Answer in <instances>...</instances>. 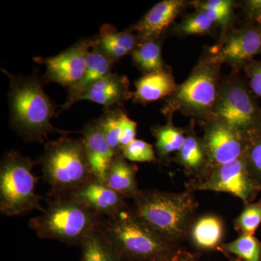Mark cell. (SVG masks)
Masks as SVG:
<instances>
[{
	"mask_svg": "<svg viewBox=\"0 0 261 261\" xmlns=\"http://www.w3.org/2000/svg\"><path fill=\"white\" fill-rule=\"evenodd\" d=\"M10 79L8 100L10 126L27 142L43 143L49 134L63 136L51 123L56 106L44 89L45 81L36 75H14L3 70Z\"/></svg>",
	"mask_w": 261,
	"mask_h": 261,
	"instance_id": "6da1fadb",
	"label": "cell"
},
{
	"mask_svg": "<svg viewBox=\"0 0 261 261\" xmlns=\"http://www.w3.org/2000/svg\"><path fill=\"white\" fill-rule=\"evenodd\" d=\"M133 200L134 214L160 236L177 247L187 240L199 205L193 192L140 190Z\"/></svg>",
	"mask_w": 261,
	"mask_h": 261,
	"instance_id": "7a4b0ae2",
	"label": "cell"
},
{
	"mask_svg": "<svg viewBox=\"0 0 261 261\" xmlns=\"http://www.w3.org/2000/svg\"><path fill=\"white\" fill-rule=\"evenodd\" d=\"M40 216L29 221L39 238L80 246L88 235L100 228L105 218L67 195H50Z\"/></svg>",
	"mask_w": 261,
	"mask_h": 261,
	"instance_id": "3957f363",
	"label": "cell"
},
{
	"mask_svg": "<svg viewBox=\"0 0 261 261\" xmlns=\"http://www.w3.org/2000/svg\"><path fill=\"white\" fill-rule=\"evenodd\" d=\"M100 230L125 261H156L176 254L180 247L165 240L130 209L105 218Z\"/></svg>",
	"mask_w": 261,
	"mask_h": 261,
	"instance_id": "277c9868",
	"label": "cell"
},
{
	"mask_svg": "<svg viewBox=\"0 0 261 261\" xmlns=\"http://www.w3.org/2000/svg\"><path fill=\"white\" fill-rule=\"evenodd\" d=\"M221 66L205 55L201 57L187 80L165 99L161 111L166 118L178 112L202 126L210 121L222 81Z\"/></svg>",
	"mask_w": 261,
	"mask_h": 261,
	"instance_id": "5b68a950",
	"label": "cell"
},
{
	"mask_svg": "<svg viewBox=\"0 0 261 261\" xmlns=\"http://www.w3.org/2000/svg\"><path fill=\"white\" fill-rule=\"evenodd\" d=\"M50 195H66L94 178L86 157L82 139L62 136L44 145L39 159Z\"/></svg>",
	"mask_w": 261,
	"mask_h": 261,
	"instance_id": "8992f818",
	"label": "cell"
},
{
	"mask_svg": "<svg viewBox=\"0 0 261 261\" xmlns=\"http://www.w3.org/2000/svg\"><path fill=\"white\" fill-rule=\"evenodd\" d=\"M34 163L17 151L7 152L0 163V212L6 216H21L38 210L43 213V197L36 193L37 178Z\"/></svg>",
	"mask_w": 261,
	"mask_h": 261,
	"instance_id": "52a82bcc",
	"label": "cell"
},
{
	"mask_svg": "<svg viewBox=\"0 0 261 261\" xmlns=\"http://www.w3.org/2000/svg\"><path fill=\"white\" fill-rule=\"evenodd\" d=\"M236 73L222 79L211 121L222 122L243 133H250L261 128V108L246 82Z\"/></svg>",
	"mask_w": 261,
	"mask_h": 261,
	"instance_id": "ba28073f",
	"label": "cell"
},
{
	"mask_svg": "<svg viewBox=\"0 0 261 261\" xmlns=\"http://www.w3.org/2000/svg\"><path fill=\"white\" fill-rule=\"evenodd\" d=\"M185 188L193 192H225L240 199L245 205L253 202L261 192V185L250 173L244 156L213 168L202 179L189 180Z\"/></svg>",
	"mask_w": 261,
	"mask_h": 261,
	"instance_id": "9c48e42d",
	"label": "cell"
},
{
	"mask_svg": "<svg viewBox=\"0 0 261 261\" xmlns=\"http://www.w3.org/2000/svg\"><path fill=\"white\" fill-rule=\"evenodd\" d=\"M261 54V24L247 23L221 34L219 42L205 49L207 58L222 65L226 64L238 72Z\"/></svg>",
	"mask_w": 261,
	"mask_h": 261,
	"instance_id": "30bf717a",
	"label": "cell"
},
{
	"mask_svg": "<svg viewBox=\"0 0 261 261\" xmlns=\"http://www.w3.org/2000/svg\"><path fill=\"white\" fill-rule=\"evenodd\" d=\"M94 44L92 39H81L59 54L47 58H37L45 65L46 83L54 82L69 89L82 80L87 67V58Z\"/></svg>",
	"mask_w": 261,
	"mask_h": 261,
	"instance_id": "8fae6325",
	"label": "cell"
},
{
	"mask_svg": "<svg viewBox=\"0 0 261 261\" xmlns=\"http://www.w3.org/2000/svg\"><path fill=\"white\" fill-rule=\"evenodd\" d=\"M202 126V137L208 156L210 171L244 156L247 134L218 121L207 122Z\"/></svg>",
	"mask_w": 261,
	"mask_h": 261,
	"instance_id": "7c38bea8",
	"label": "cell"
},
{
	"mask_svg": "<svg viewBox=\"0 0 261 261\" xmlns=\"http://www.w3.org/2000/svg\"><path fill=\"white\" fill-rule=\"evenodd\" d=\"M68 195L104 218L116 216L128 207L125 198L96 178Z\"/></svg>",
	"mask_w": 261,
	"mask_h": 261,
	"instance_id": "4fadbf2b",
	"label": "cell"
},
{
	"mask_svg": "<svg viewBox=\"0 0 261 261\" xmlns=\"http://www.w3.org/2000/svg\"><path fill=\"white\" fill-rule=\"evenodd\" d=\"M187 5L188 2L184 0L159 2L130 29L141 39L165 38L168 29Z\"/></svg>",
	"mask_w": 261,
	"mask_h": 261,
	"instance_id": "5bb4252c",
	"label": "cell"
},
{
	"mask_svg": "<svg viewBox=\"0 0 261 261\" xmlns=\"http://www.w3.org/2000/svg\"><path fill=\"white\" fill-rule=\"evenodd\" d=\"M84 152L94 177L106 182L115 154L103 134L99 119L89 122L82 130Z\"/></svg>",
	"mask_w": 261,
	"mask_h": 261,
	"instance_id": "9a60e30c",
	"label": "cell"
},
{
	"mask_svg": "<svg viewBox=\"0 0 261 261\" xmlns=\"http://www.w3.org/2000/svg\"><path fill=\"white\" fill-rule=\"evenodd\" d=\"M172 160L183 168L190 180L202 179L210 171V163L203 140L195 130V120L192 119L187 127L184 145Z\"/></svg>",
	"mask_w": 261,
	"mask_h": 261,
	"instance_id": "2e32d148",
	"label": "cell"
},
{
	"mask_svg": "<svg viewBox=\"0 0 261 261\" xmlns=\"http://www.w3.org/2000/svg\"><path fill=\"white\" fill-rule=\"evenodd\" d=\"M128 77L111 73L87 89L79 98L78 102L88 100L108 108H119L133 98Z\"/></svg>",
	"mask_w": 261,
	"mask_h": 261,
	"instance_id": "e0dca14e",
	"label": "cell"
},
{
	"mask_svg": "<svg viewBox=\"0 0 261 261\" xmlns=\"http://www.w3.org/2000/svg\"><path fill=\"white\" fill-rule=\"evenodd\" d=\"M94 39V38H93ZM114 62L103 53L94 43L87 58V67L82 80L76 85L68 89L66 101L61 106L63 111L69 109L86 91L99 80L112 73Z\"/></svg>",
	"mask_w": 261,
	"mask_h": 261,
	"instance_id": "ac0fdd59",
	"label": "cell"
},
{
	"mask_svg": "<svg viewBox=\"0 0 261 261\" xmlns=\"http://www.w3.org/2000/svg\"><path fill=\"white\" fill-rule=\"evenodd\" d=\"M225 224L222 218L216 214L196 216L189 229L187 240L199 251L219 250L224 243Z\"/></svg>",
	"mask_w": 261,
	"mask_h": 261,
	"instance_id": "d6986e66",
	"label": "cell"
},
{
	"mask_svg": "<svg viewBox=\"0 0 261 261\" xmlns=\"http://www.w3.org/2000/svg\"><path fill=\"white\" fill-rule=\"evenodd\" d=\"M135 85L134 102L147 105L167 99L176 90L178 84L172 73L166 70L143 75L135 81Z\"/></svg>",
	"mask_w": 261,
	"mask_h": 261,
	"instance_id": "ffe728a7",
	"label": "cell"
},
{
	"mask_svg": "<svg viewBox=\"0 0 261 261\" xmlns=\"http://www.w3.org/2000/svg\"><path fill=\"white\" fill-rule=\"evenodd\" d=\"M94 40L99 49L115 63L132 54L140 37L130 28L118 32L113 25L105 24Z\"/></svg>",
	"mask_w": 261,
	"mask_h": 261,
	"instance_id": "44dd1931",
	"label": "cell"
},
{
	"mask_svg": "<svg viewBox=\"0 0 261 261\" xmlns=\"http://www.w3.org/2000/svg\"><path fill=\"white\" fill-rule=\"evenodd\" d=\"M137 171L136 165L128 163L121 153L117 154L110 166L106 183L123 198L135 199L140 192L137 184Z\"/></svg>",
	"mask_w": 261,
	"mask_h": 261,
	"instance_id": "7402d4cb",
	"label": "cell"
},
{
	"mask_svg": "<svg viewBox=\"0 0 261 261\" xmlns=\"http://www.w3.org/2000/svg\"><path fill=\"white\" fill-rule=\"evenodd\" d=\"M173 118H167L164 125H157L151 128V132L155 138L156 154L160 162L167 163L172 160L181 149L186 137V128L174 126Z\"/></svg>",
	"mask_w": 261,
	"mask_h": 261,
	"instance_id": "603a6c76",
	"label": "cell"
},
{
	"mask_svg": "<svg viewBox=\"0 0 261 261\" xmlns=\"http://www.w3.org/2000/svg\"><path fill=\"white\" fill-rule=\"evenodd\" d=\"M164 38L141 39L132 51L134 65L143 75L168 70L163 59L162 45Z\"/></svg>",
	"mask_w": 261,
	"mask_h": 261,
	"instance_id": "cb8c5ba5",
	"label": "cell"
},
{
	"mask_svg": "<svg viewBox=\"0 0 261 261\" xmlns=\"http://www.w3.org/2000/svg\"><path fill=\"white\" fill-rule=\"evenodd\" d=\"M81 247L82 261H125L103 234L100 228L88 235Z\"/></svg>",
	"mask_w": 261,
	"mask_h": 261,
	"instance_id": "d4e9b609",
	"label": "cell"
},
{
	"mask_svg": "<svg viewBox=\"0 0 261 261\" xmlns=\"http://www.w3.org/2000/svg\"><path fill=\"white\" fill-rule=\"evenodd\" d=\"M219 250L241 261H261V242L252 235L240 234L232 242L223 243Z\"/></svg>",
	"mask_w": 261,
	"mask_h": 261,
	"instance_id": "484cf974",
	"label": "cell"
},
{
	"mask_svg": "<svg viewBox=\"0 0 261 261\" xmlns=\"http://www.w3.org/2000/svg\"><path fill=\"white\" fill-rule=\"evenodd\" d=\"M217 25L202 13L196 10L185 15L180 23L173 27V32L181 37L192 35H213Z\"/></svg>",
	"mask_w": 261,
	"mask_h": 261,
	"instance_id": "4316f807",
	"label": "cell"
},
{
	"mask_svg": "<svg viewBox=\"0 0 261 261\" xmlns=\"http://www.w3.org/2000/svg\"><path fill=\"white\" fill-rule=\"evenodd\" d=\"M119 108L105 109L103 116L99 118L105 137L115 156L121 153V115Z\"/></svg>",
	"mask_w": 261,
	"mask_h": 261,
	"instance_id": "83f0119b",
	"label": "cell"
},
{
	"mask_svg": "<svg viewBox=\"0 0 261 261\" xmlns=\"http://www.w3.org/2000/svg\"><path fill=\"white\" fill-rule=\"evenodd\" d=\"M261 224V200L245 204L241 214L233 221L235 230L240 234L252 235Z\"/></svg>",
	"mask_w": 261,
	"mask_h": 261,
	"instance_id": "f1b7e54d",
	"label": "cell"
},
{
	"mask_svg": "<svg viewBox=\"0 0 261 261\" xmlns=\"http://www.w3.org/2000/svg\"><path fill=\"white\" fill-rule=\"evenodd\" d=\"M244 158L250 173L261 185V128L247 134Z\"/></svg>",
	"mask_w": 261,
	"mask_h": 261,
	"instance_id": "f546056e",
	"label": "cell"
},
{
	"mask_svg": "<svg viewBox=\"0 0 261 261\" xmlns=\"http://www.w3.org/2000/svg\"><path fill=\"white\" fill-rule=\"evenodd\" d=\"M121 154L127 161L132 162L151 163L156 161L153 146L144 140L136 139L129 145L121 149Z\"/></svg>",
	"mask_w": 261,
	"mask_h": 261,
	"instance_id": "4dcf8cb0",
	"label": "cell"
},
{
	"mask_svg": "<svg viewBox=\"0 0 261 261\" xmlns=\"http://www.w3.org/2000/svg\"><path fill=\"white\" fill-rule=\"evenodd\" d=\"M249 79V86L252 93L261 97V61H252L243 68Z\"/></svg>",
	"mask_w": 261,
	"mask_h": 261,
	"instance_id": "1f68e13d",
	"label": "cell"
},
{
	"mask_svg": "<svg viewBox=\"0 0 261 261\" xmlns=\"http://www.w3.org/2000/svg\"><path fill=\"white\" fill-rule=\"evenodd\" d=\"M121 149L136 140L137 123L130 119L124 112L121 115Z\"/></svg>",
	"mask_w": 261,
	"mask_h": 261,
	"instance_id": "d6a6232c",
	"label": "cell"
},
{
	"mask_svg": "<svg viewBox=\"0 0 261 261\" xmlns=\"http://www.w3.org/2000/svg\"><path fill=\"white\" fill-rule=\"evenodd\" d=\"M189 5H192L195 10L209 9L214 10H233L235 2L232 0H205V1H190Z\"/></svg>",
	"mask_w": 261,
	"mask_h": 261,
	"instance_id": "836d02e7",
	"label": "cell"
},
{
	"mask_svg": "<svg viewBox=\"0 0 261 261\" xmlns=\"http://www.w3.org/2000/svg\"><path fill=\"white\" fill-rule=\"evenodd\" d=\"M243 10L249 23L261 24V0L243 2Z\"/></svg>",
	"mask_w": 261,
	"mask_h": 261,
	"instance_id": "e575fe53",
	"label": "cell"
},
{
	"mask_svg": "<svg viewBox=\"0 0 261 261\" xmlns=\"http://www.w3.org/2000/svg\"><path fill=\"white\" fill-rule=\"evenodd\" d=\"M179 261H198V259L195 256V254L182 249Z\"/></svg>",
	"mask_w": 261,
	"mask_h": 261,
	"instance_id": "d590c367",
	"label": "cell"
},
{
	"mask_svg": "<svg viewBox=\"0 0 261 261\" xmlns=\"http://www.w3.org/2000/svg\"><path fill=\"white\" fill-rule=\"evenodd\" d=\"M182 249H180L179 250L176 254L173 255L172 256H170L168 257H166V258L161 259V260H156V261H179L180 260V255H181Z\"/></svg>",
	"mask_w": 261,
	"mask_h": 261,
	"instance_id": "8d00e7d4",
	"label": "cell"
},
{
	"mask_svg": "<svg viewBox=\"0 0 261 261\" xmlns=\"http://www.w3.org/2000/svg\"><path fill=\"white\" fill-rule=\"evenodd\" d=\"M227 256L228 261H241L240 259H238V257H233L232 255H226Z\"/></svg>",
	"mask_w": 261,
	"mask_h": 261,
	"instance_id": "74e56055",
	"label": "cell"
}]
</instances>
